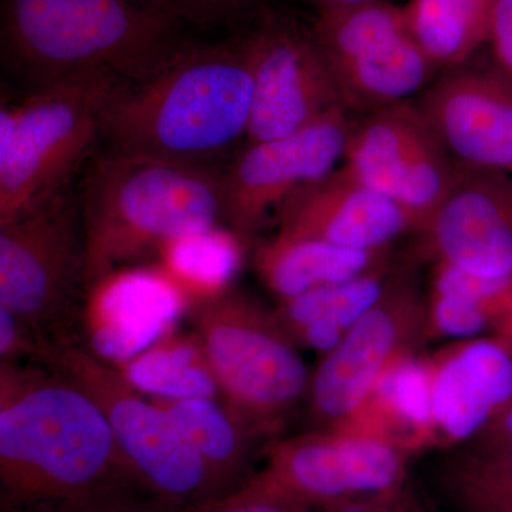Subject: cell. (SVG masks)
<instances>
[{"label":"cell","instance_id":"obj_14","mask_svg":"<svg viewBox=\"0 0 512 512\" xmlns=\"http://www.w3.org/2000/svg\"><path fill=\"white\" fill-rule=\"evenodd\" d=\"M427 309L406 285L387 286L379 302L325 353L311 376L308 399L313 420L323 430H338L366 402L394 360L410 353L426 332Z\"/></svg>","mask_w":512,"mask_h":512},{"label":"cell","instance_id":"obj_18","mask_svg":"<svg viewBox=\"0 0 512 512\" xmlns=\"http://www.w3.org/2000/svg\"><path fill=\"white\" fill-rule=\"evenodd\" d=\"M493 171L463 170L424 229L437 261L485 278H512V190Z\"/></svg>","mask_w":512,"mask_h":512},{"label":"cell","instance_id":"obj_30","mask_svg":"<svg viewBox=\"0 0 512 512\" xmlns=\"http://www.w3.org/2000/svg\"><path fill=\"white\" fill-rule=\"evenodd\" d=\"M2 508V512H178L161 504L140 487L121 488L84 500Z\"/></svg>","mask_w":512,"mask_h":512},{"label":"cell","instance_id":"obj_24","mask_svg":"<svg viewBox=\"0 0 512 512\" xmlns=\"http://www.w3.org/2000/svg\"><path fill=\"white\" fill-rule=\"evenodd\" d=\"M170 413L194 450L200 454L222 491L245 483L255 441L237 420L212 397L154 399Z\"/></svg>","mask_w":512,"mask_h":512},{"label":"cell","instance_id":"obj_2","mask_svg":"<svg viewBox=\"0 0 512 512\" xmlns=\"http://www.w3.org/2000/svg\"><path fill=\"white\" fill-rule=\"evenodd\" d=\"M252 97L242 36L185 45L144 76L111 87L100 136L110 150L211 165L247 138Z\"/></svg>","mask_w":512,"mask_h":512},{"label":"cell","instance_id":"obj_7","mask_svg":"<svg viewBox=\"0 0 512 512\" xmlns=\"http://www.w3.org/2000/svg\"><path fill=\"white\" fill-rule=\"evenodd\" d=\"M114 83L87 80L33 89L0 111V225L66 188L100 136Z\"/></svg>","mask_w":512,"mask_h":512},{"label":"cell","instance_id":"obj_13","mask_svg":"<svg viewBox=\"0 0 512 512\" xmlns=\"http://www.w3.org/2000/svg\"><path fill=\"white\" fill-rule=\"evenodd\" d=\"M346 111H332L289 136L247 143L221 174L228 227L245 238L255 234L292 194L336 170L352 127Z\"/></svg>","mask_w":512,"mask_h":512},{"label":"cell","instance_id":"obj_32","mask_svg":"<svg viewBox=\"0 0 512 512\" xmlns=\"http://www.w3.org/2000/svg\"><path fill=\"white\" fill-rule=\"evenodd\" d=\"M50 342L40 338L25 320L9 309L0 308V362L22 363V360L45 365Z\"/></svg>","mask_w":512,"mask_h":512},{"label":"cell","instance_id":"obj_8","mask_svg":"<svg viewBox=\"0 0 512 512\" xmlns=\"http://www.w3.org/2000/svg\"><path fill=\"white\" fill-rule=\"evenodd\" d=\"M83 272L82 214L67 188L0 225V308L46 342H70Z\"/></svg>","mask_w":512,"mask_h":512},{"label":"cell","instance_id":"obj_39","mask_svg":"<svg viewBox=\"0 0 512 512\" xmlns=\"http://www.w3.org/2000/svg\"><path fill=\"white\" fill-rule=\"evenodd\" d=\"M306 2L311 3L313 8L318 10L319 16H326L346 12L369 3L383 2V0H306Z\"/></svg>","mask_w":512,"mask_h":512},{"label":"cell","instance_id":"obj_22","mask_svg":"<svg viewBox=\"0 0 512 512\" xmlns=\"http://www.w3.org/2000/svg\"><path fill=\"white\" fill-rule=\"evenodd\" d=\"M157 258L192 308L231 291L245 261V237L231 227L210 225L165 242Z\"/></svg>","mask_w":512,"mask_h":512},{"label":"cell","instance_id":"obj_12","mask_svg":"<svg viewBox=\"0 0 512 512\" xmlns=\"http://www.w3.org/2000/svg\"><path fill=\"white\" fill-rule=\"evenodd\" d=\"M343 160L357 180L412 211L423 231L460 173L419 107L407 101L350 127Z\"/></svg>","mask_w":512,"mask_h":512},{"label":"cell","instance_id":"obj_21","mask_svg":"<svg viewBox=\"0 0 512 512\" xmlns=\"http://www.w3.org/2000/svg\"><path fill=\"white\" fill-rule=\"evenodd\" d=\"M383 251L340 247L320 239L289 237L278 232L256 245L252 261L266 288L286 301L372 271L382 265Z\"/></svg>","mask_w":512,"mask_h":512},{"label":"cell","instance_id":"obj_31","mask_svg":"<svg viewBox=\"0 0 512 512\" xmlns=\"http://www.w3.org/2000/svg\"><path fill=\"white\" fill-rule=\"evenodd\" d=\"M511 285L512 278H485V276L470 274L447 262L437 261L433 293L458 296V298L494 306V303L508 291Z\"/></svg>","mask_w":512,"mask_h":512},{"label":"cell","instance_id":"obj_3","mask_svg":"<svg viewBox=\"0 0 512 512\" xmlns=\"http://www.w3.org/2000/svg\"><path fill=\"white\" fill-rule=\"evenodd\" d=\"M158 0H2V56L33 89L138 79L185 46Z\"/></svg>","mask_w":512,"mask_h":512},{"label":"cell","instance_id":"obj_5","mask_svg":"<svg viewBox=\"0 0 512 512\" xmlns=\"http://www.w3.org/2000/svg\"><path fill=\"white\" fill-rule=\"evenodd\" d=\"M225 409L255 443L279 439L308 396V366L275 312L235 291L188 312Z\"/></svg>","mask_w":512,"mask_h":512},{"label":"cell","instance_id":"obj_37","mask_svg":"<svg viewBox=\"0 0 512 512\" xmlns=\"http://www.w3.org/2000/svg\"><path fill=\"white\" fill-rule=\"evenodd\" d=\"M315 512H423L417 508L410 500L409 494L403 495L402 498L390 501V503L380 504H352L343 505V507L330 508V510Z\"/></svg>","mask_w":512,"mask_h":512},{"label":"cell","instance_id":"obj_11","mask_svg":"<svg viewBox=\"0 0 512 512\" xmlns=\"http://www.w3.org/2000/svg\"><path fill=\"white\" fill-rule=\"evenodd\" d=\"M242 39L254 82L247 143L289 136L346 109L312 28L262 13Z\"/></svg>","mask_w":512,"mask_h":512},{"label":"cell","instance_id":"obj_17","mask_svg":"<svg viewBox=\"0 0 512 512\" xmlns=\"http://www.w3.org/2000/svg\"><path fill=\"white\" fill-rule=\"evenodd\" d=\"M275 218L279 234L365 251H382L400 235L423 231L412 211L345 167L296 191Z\"/></svg>","mask_w":512,"mask_h":512},{"label":"cell","instance_id":"obj_34","mask_svg":"<svg viewBox=\"0 0 512 512\" xmlns=\"http://www.w3.org/2000/svg\"><path fill=\"white\" fill-rule=\"evenodd\" d=\"M490 42L501 70L512 82V0L495 3Z\"/></svg>","mask_w":512,"mask_h":512},{"label":"cell","instance_id":"obj_10","mask_svg":"<svg viewBox=\"0 0 512 512\" xmlns=\"http://www.w3.org/2000/svg\"><path fill=\"white\" fill-rule=\"evenodd\" d=\"M312 30L346 110L372 113L403 103L436 70L410 36L403 8L386 0L318 16Z\"/></svg>","mask_w":512,"mask_h":512},{"label":"cell","instance_id":"obj_35","mask_svg":"<svg viewBox=\"0 0 512 512\" xmlns=\"http://www.w3.org/2000/svg\"><path fill=\"white\" fill-rule=\"evenodd\" d=\"M460 456L487 470L512 476V439L488 444L470 443Z\"/></svg>","mask_w":512,"mask_h":512},{"label":"cell","instance_id":"obj_36","mask_svg":"<svg viewBox=\"0 0 512 512\" xmlns=\"http://www.w3.org/2000/svg\"><path fill=\"white\" fill-rule=\"evenodd\" d=\"M512 439V403L470 443L488 444ZM468 443V444H470Z\"/></svg>","mask_w":512,"mask_h":512},{"label":"cell","instance_id":"obj_6","mask_svg":"<svg viewBox=\"0 0 512 512\" xmlns=\"http://www.w3.org/2000/svg\"><path fill=\"white\" fill-rule=\"evenodd\" d=\"M45 366L84 387L106 414L121 457L138 485L161 504L188 512L224 494L170 413L82 345L50 343Z\"/></svg>","mask_w":512,"mask_h":512},{"label":"cell","instance_id":"obj_19","mask_svg":"<svg viewBox=\"0 0 512 512\" xmlns=\"http://www.w3.org/2000/svg\"><path fill=\"white\" fill-rule=\"evenodd\" d=\"M511 342L467 340L433 362L434 444L470 443L512 403Z\"/></svg>","mask_w":512,"mask_h":512},{"label":"cell","instance_id":"obj_27","mask_svg":"<svg viewBox=\"0 0 512 512\" xmlns=\"http://www.w3.org/2000/svg\"><path fill=\"white\" fill-rule=\"evenodd\" d=\"M441 487L458 512H512V476L477 466L458 454L444 467Z\"/></svg>","mask_w":512,"mask_h":512},{"label":"cell","instance_id":"obj_29","mask_svg":"<svg viewBox=\"0 0 512 512\" xmlns=\"http://www.w3.org/2000/svg\"><path fill=\"white\" fill-rule=\"evenodd\" d=\"M188 512H315L291 495L251 476L234 490Z\"/></svg>","mask_w":512,"mask_h":512},{"label":"cell","instance_id":"obj_33","mask_svg":"<svg viewBox=\"0 0 512 512\" xmlns=\"http://www.w3.org/2000/svg\"><path fill=\"white\" fill-rule=\"evenodd\" d=\"M183 22L215 25L238 18L256 8L262 0H158Z\"/></svg>","mask_w":512,"mask_h":512},{"label":"cell","instance_id":"obj_38","mask_svg":"<svg viewBox=\"0 0 512 512\" xmlns=\"http://www.w3.org/2000/svg\"><path fill=\"white\" fill-rule=\"evenodd\" d=\"M493 325L500 338L512 342V285L508 291L494 303Z\"/></svg>","mask_w":512,"mask_h":512},{"label":"cell","instance_id":"obj_28","mask_svg":"<svg viewBox=\"0 0 512 512\" xmlns=\"http://www.w3.org/2000/svg\"><path fill=\"white\" fill-rule=\"evenodd\" d=\"M493 325V306L458 296L433 293L426 332L446 338H474Z\"/></svg>","mask_w":512,"mask_h":512},{"label":"cell","instance_id":"obj_25","mask_svg":"<svg viewBox=\"0 0 512 512\" xmlns=\"http://www.w3.org/2000/svg\"><path fill=\"white\" fill-rule=\"evenodd\" d=\"M116 367V366H114ZM138 392L154 399L220 396L207 357L194 333L170 335L117 367Z\"/></svg>","mask_w":512,"mask_h":512},{"label":"cell","instance_id":"obj_1","mask_svg":"<svg viewBox=\"0 0 512 512\" xmlns=\"http://www.w3.org/2000/svg\"><path fill=\"white\" fill-rule=\"evenodd\" d=\"M127 487L140 485L92 394L53 367L0 362L2 507L84 500Z\"/></svg>","mask_w":512,"mask_h":512},{"label":"cell","instance_id":"obj_20","mask_svg":"<svg viewBox=\"0 0 512 512\" xmlns=\"http://www.w3.org/2000/svg\"><path fill=\"white\" fill-rule=\"evenodd\" d=\"M433 362L412 353L384 370L355 416L338 430L382 437L407 453L434 444L431 413Z\"/></svg>","mask_w":512,"mask_h":512},{"label":"cell","instance_id":"obj_26","mask_svg":"<svg viewBox=\"0 0 512 512\" xmlns=\"http://www.w3.org/2000/svg\"><path fill=\"white\" fill-rule=\"evenodd\" d=\"M382 265L340 284L313 289L295 298L281 301L276 309V319L291 336L309 323H325L348 332L369 312L386 292Z\"/></svg>","mask_w":512,"mask_h":512},{"label":"cell","instance_id":"obj_16","mask_svg":"<svg viewBox=\"0 0 512 512\" xmlns=\"http://www.w3.org/2000/svg\"><path fill=\"white\" fill-rule=\"evenodd\" d=\"M417 107L458 168L512 170V90L493 74L448 69Z\"/></svg>","mask_w":512,"mask_h":512},{"label":"cell","instance_id":"obj_4","mask_svg":"<svg viewBox=\"0 0 512 512\" xmlns=\"http://www.w3.org/2000/svg\"><path fill=\"white\" fill-rule=\"evenodd\" d=\"M220 171L110 150L84 185V289L114 269L158 254L175 237L224 221Z\"/></svg>","mask_w":512,"mask_h":512},{"label":"cell","instance_id":"obj_23","mask_svg":"<svg viewBox=\"0 0 512 512\" xmlns=\"http://www.w3.org/2000/svg\"><path fill=\"white\" fill-rule=\"evenodd\" d=\"M497 0H410L404 22L434 67L461 66L490 40Z\"/></svg>","mask_w":512,"mask_h":512},{"label":"cell","instance_id":"obj_15","mask_svg":"<svg viewBox=\"0 0 512 512\" xmlns=\"http://www.w3.org/2000/svg\"><path fill=\"white\" fill-rule=\"evenodd\" d=\"M190 309V299L160 265L121 266L84 289L82 346L123 365L170 335Z\"/></svg>","mask_w":512,"mask_h":512},{"label":"cell","instance_id":"obj_9","mask_svg":"<svg viewBox=\"0 0 512 512\" xmlns=\"http://www.w3.org/2000/svg\"><path fill=\"white\" fill-rule=\"evenodd\" d=\"M409 456L382 437L322 430L266 444L254 476L313 511L390 503L407 494Z\"/></svg>","mask_w":512,"mask_h":512}]
</instances>
